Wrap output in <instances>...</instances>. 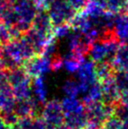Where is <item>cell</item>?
Instances as JSON below:
<instances>
[{
	"label": "cell",
	"instance_id": "cell-5",
	"mask_svg": "<svg viewBox=\"0 0 128 129\" xmlns=\"http://www.w3.org/2000/svg\"><path fill=\"white\" fill-rule=\"evenodd\" d=\"M0 20L7 26H12L18 22V15L10 3L0 15Z\"/></svg>",
	"mask_w": 128,
	"mask_h": 129
},
{
	"label": "cell",
	"instance_id": "cell-3",
	"mask_svg": "<svg viewBox=\"0 0 128 129\" xmlns=\"http://www.w3.org/2000/svg\"><path fill=\"white\" fill-rule=\"evenodd\" d=\"M31 27L36 31L48 36L51 30V20L49 15L44 11H37L31 24Z\"/></svg>",
	"mask_w": 128,
	"mask_h": 129
},
{
	"label": "cell",
	"instance_id": "cell-1",
	"mask_svg": "<svg viewBox=\"0 0 128 129\" xmlns=\"http://www.w3.org/2000/svg\"><path fill=\"white\" fill-rule=\"evenodd\" d=\"M23 68L25 69V73L30 77L42 76L43 73H45L49 68V62L46 57L33 56L32 57L26 59L23 63Z\"/></svg>",
	"mask_w": 128,
	"mask_h": 129
},
{
	"label": "cell",
	"instance_id": "cell-4",
	"mask_svg": "<svg viewBox=\"0 0 128 129\" xmlns=\"http://www.w3.org/2000/svg\"><path fill=\"white\" fill-rule=\"evenodd\" d=\"M15 101L16 99L12 94V90L10 85L0 89V109L13 108Z\"/></svg>",
	"mask_w": 128,
	"mask_h": 129
},
{
	"label": "cell",
	"instance_id": "cell-10",
	"mask_svg": "<svg viewBox=\"0 0 128 129\" xmlns=\"http://www.w3.org/2000/svg\"><path fill=\"white\" fill-rule=\"evenodd\" d=\"M0 51H1V45H0Z\"/></svg>",
	"mask_w": 128,
	"mask_h": 129
},
{
	"label": "cell",
	"instance_id": "cell-6",
	"mask_svg": "<svg viewBox=\"0 0 128 129\" xmlns=\"http://www.w3.org/2000/svg\"><path fill=\"white\" fill-rule=\"evenodd\" d=\"M0 119L3 121L7 125L10 127L17 124L18 118L16 114H15L13 108H10V109H0Z\"/></svg>",
	"mask_w": 128,
	"mask_h": 129
},
{
	"label": "cell",
	"instance_id": "cell-8",
	"mask_svg": "<svg viewBox=\"0 0 128 129\" xmlns=\"http://www.w3.org/2000/svg\"><path fill=\"white\" fill-rule=\"evenodd\" d=\"M11 40V38L9 26H7L3 22L0 20V45L2 46L4 44H6Z\"/></svg>",
	"mask_w": 128,
	"mask_h": 129
},
{
	"label": "cell",
	"instance_id": "cell-7",
	"mask_svg": "<svg viewBox=\"0 0 128 129\" xmlns=\"http://www.w3.org/2000/svg\"><path fill=\"white\" fill-rule=\"evenodd\" d=\"M33 90L35 92V95L37 96V100L39 102H43L44 98L46 96V90L44 88V82L43 79L41 76L35 77V81L33 84Z\"/></svg>",
	"mask_w": 128,
	"mask_h": 129
},
{
	"label": "cell",
	"instance_id": "cell-2",
	"mask_svg": "<svg viewBox=\"0 0 128 129\" xmlns=\"http://www.w3.org/2000/svg\"><path fill=\"white\" fill-rule=\"evenodd\" d=\"M43 121L49 126H57L61 121V108L57 102H50L43 111Z\"/></svg>",
	"mask_w": 128,
	"mask_h": 129
},
{
	"label": "cell",
	"instance_id": "cell-9",
	"mask_svg": "<svg viewBox=\"0 0 128 129\" xmlns=\"http://www.w3.org/2000/svg\"><path fill=\"white\" fill-rule=\"evenodd\" d=\"M0 129H10V126L7 125L1 119H0Z\"/></svg>",
	"mask_w": 128,
	"mask_h": 129
}]
</instances>
